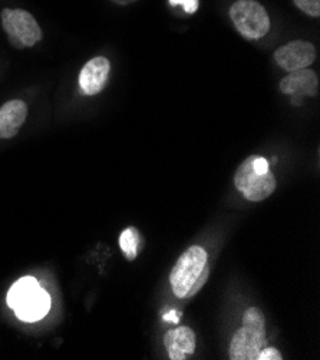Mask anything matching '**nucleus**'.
Instances as JSON below:
<instances>
[{
	"label": "nucleus",
	"instance_id": "1",
	"mask_svg": "<svg viewBox=\"0 0 320 360\" xmlns=\"http://www.w3.org/2000/svg\"><path fill=\"white\" fill-rule=\"evenodd\" d=\"M8 306L22 321L33 323L51 310V296L41 283L30 276L19 278L8 292Z\"/></svg>",
	"mask_w": 320,
	"mask_h": 360
},
{
	"label": "nucleus",
	"instance_id": "2",
	"mask_svg": "<svg viewBox=\"0 0 320 360\" xmlns=\"http://www.w3.org/2000/svg\"><path fill=\"white\" fill-rule=\"evenodd\" d=\"M234 186L248 201L260 202L269 198L276 190V178L269 161L259 155L244 160L236 171Z\"/></svg>",
	"mask_w": 320,
	"mask_h": 360
},
{
	"label": "nucleus",
	"instance_id": "3",
	"mask_svg": "<svg viewBox=\"0 0 320 360\" xmlns=\"http://www.w3.org/2000/svg\"><path fill=\"white\" fill-rule=\"evenodd\" d=\"M267 346L266 319L260 309L250 307L243 314V326L230 343L231 360H257L259 353Z\"/></svg>",
	"mask_w": 320,
	"mask_h": 360
},
{
	"label": "nucleus",
	"instance_id": "4",
	"mask_svg": "<svg viewBox=\"0 0 320 360\" xmlns=\"http://www.w3.org/2000/svg\"><path fill=\"white\" fill-rule=\"evenodd\" d=\"M230 18L247 41H257L270 30V18L256 0H237L230 8Z\"/></svg>",
	"mask_w": 320,
	"mask_h": 360
},
{
	"label": "nucleus",
	"instance_id": "5",
	"mask_svg": "<svg viewBox=\"0 0 320 360\" xmlns=\"http://www.w3.org/2000/svg\"><path fill=\"white\" fill-rule=\"evenodd\" d=\"M208 255L200 245H191L187 248L179 262L175 263L169 274V283L172 293L179 299H186L193 284L207 266Z\"/></svg>",
	"mask_w": 320,
	"mask_h": 360
},
{
	"label": "nucleus",
	"instance_id": "6",
	"mask_svg": "<svg viewBox=\"0 0 320 360\" xmlns=\"http://www.w3.org/2000/svg\"><path fill=\"white\" fill-rule=\"evenodd\" d=\"M2 26L11 45L16 49L32 48L44 38L42 29L37 19L23 9H4Z\"/></svg>",
	"mask_w": 320,
	"mask_h": 360
},
{
	"label": "nucleus",
	"instance_id": "7",
	"mask_svg": "<svg viewBox=\"0 0 320 360\" xmlns=\"http://www.w3.org/2000/svg\"><path fill=\"white\" fill-rule=\"evenodd\" d=\"M280 91L292 98L293 105H302L303 98L316 96L319 92V79L316 72L307 68L289 72L280 81Z\"/></svg>",
	"mask_w": 320,
	"mask_h": 360
},
{
	"label": "nucleus",
	"instance_id": "8",
	"mask_svg": "<svg viewBox=\"0 0 320 360\" xmlns=\"http://www.w3.org/2000/svg\"><path fill=\"white\" fill-rule=\"evenodd\" d=\"M316 59V49L306 41H293L274 52V60L288 72L309 68Z\"/></svg>",
	"mask_w": 320,
	"mask_h": 360
},
{
	"label": "nucleus",
	"instance_id": "9",
	"mask_svg": "<svg viewBox=\"0 0 320 360\" xmlns=\"http://www.w3.org/2000/svg\"><path fill=\"white\" fill-rule=\"evenodd\" d=\"M111 63L103 56H96L88 60L79 74V86L82 92L89 96L99 94L108 84Z\"/></svg>",
	"mask_w": 320,
	"mask_h": 360
},
{
	"label": "nucleus",
	"instance_id": "10",
	"mask_svg": "<svg viewBox=\"0 0 320 360\" xmlns=\"http://www.w3.org/2000/svg\"><path fill=\"white\" fill-rule=\"evenodd\" d=\"M27 105L20 99H13L0 106V139L16 136L26 122Z\"/></svg>",
	"mask_w": 320,
	"mask_h": 360
},
{
	"label": "nucleus",
	"instance_id": "11",
	"mask_svg": "<svg viewBox=\"0 0 320 360\" xmlns=\"http://www.w3.org/2000/svg\"><path fill=\"white\" fill-rule=\"evenodd\" d=\"M164 345L171 360H184L187 354L196 352V335L187 326L175 328L167 332Z\"/></svg>",
	"mask_w": 320,
	"mask_h": 360
},
{
	"label": "nucleus",
	"instance_id": "12",
	"mask_svg": "<svg viewBox=\"0 0 320 360\" xmlns=\"http://www.w3.org/2000/svg\"><path fill=\"white\" fill-rule=\"evenodd\" d=\"M120 247L127 260L132 262L138 256V248H139V233L134 227L125 229L120 236Z\"/></svg>",
	"mask_w": 320,
	"mask_h": 360
},
{
	"label": "nucleus",
	"instance_id": "13",
	"mask_svg": "<svg viewBox=\"0 0 320 360\" xmlns=\"http://www.w3.org/2000/svg\"><path fill=\"white\" fill-rule=\"evenodd\" d=\"M295 5L312 18L320 16V0H295Z\"/></svg>",
	"mask_w": 320,
	"mask_h": 360
},
{
	"label": "nucleus",
	"instance_id": "14",
	"mask_svg": "<svg viewBox=\"0 0 320 360\" xmlns=\"http://www.w3.org/2000/svg\"><path fill=\"white\" fill-rule=\"evenodd\" d=\"M208 274H210V267H208V266H205V267H204V270L201 271V274L198 276V278L196 280V283L193 284V287L190 289V292H188L187 297H193L194 295H197V293L200 292V289H201V287L204 285V283H205V281H207V278H208Z\"/></svg>",
	"mask_w": 320,
	"mask_h": 360
},
{
	"label": "nucleus",
	"instance_id": "15",
	"mask_svg": "<svg viewBox=\"0 0 320 360\" xmlns=\"http://www.w3.org/2000/svg\"><path fill=\"white\" fill-rule=\"evenodd\" d=\"M169 5L172 6H183L187 13H194L198 9V0H169Z\"/></svg>",
	"mask_w": 320,
	"mask_h": 360
},
{
	"label": "nucleus",
	"instance_id": "16",
	"mask_svg": "<svg viewBox=\"0 0 320 360\" xmlns=\"http://www.w3.org/2000/svg\"><path fill=\"white\" fill-rule=\"evenodd\" d=\"M281 353L276 347H264L260 353L257 360H281Z\"/></svg>",
	"mask_w": 320,
	"mask_h": 360
},
{
	"label": "nucleus",
	"instance_id": "17",
	"mask_svg": "<svg viewBox=\"0 0 320 360\" xmlns=\"http://www.w3.org/2000/svg\"><path fill=\"white\" fill-rule=\"evenodd\" d=\"M111 2H114L117 5H121V6H125V5H131V4L136 2V0H111Z\"/></svg>",
	"mask_w": 320,
	"mask_h": 360
},
{
	"label": "nucleus",
	"instance_id": "18",
	"mask_svg": "<svg viewBox=\"0 0 320 360\" xmlns=\"http://www.w3.org/2000/svg\"><path fill=\"white\" fill-rule=\"evenodd\" d=\"M164 319H165V320H171V321H179V316L175 314V310H172L169 314H165Z\"/></svg>",
	"mask_w": 320,
	"mask_h": 360
}]
</instances>
